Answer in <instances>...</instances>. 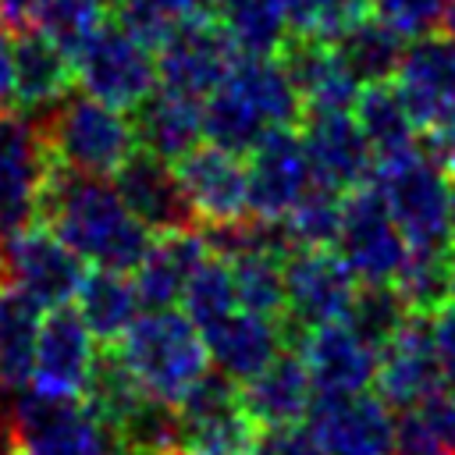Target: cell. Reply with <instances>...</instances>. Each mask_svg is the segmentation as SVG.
Segmentation results:
<instances>
[{"mask_svg": "<svg viewBox=\"0 0 455 455\" xmlns=\"http://www.w3.org/2000/svg\"><path fill=\"white\" fill-rule=\"evenodd\" d=\"M39 220L85 263L124 274L139 267L153 242V231L132 217L114 181L60 164L50 171Z\"/></svg>", "mask_w": 455, "mask_h": 455, "instance_id": "6da1fadb", "label": "cell"}, {"mask_svg": "<svg viewBox=\"0 0 455 455\" xmlns=\"http://www.w3.org/2000/svg\"><path fill=\"white\" fill-rule=\"evenodd\" d=\"M110 348L153 398L174 405L210 370L203 331L174 306L139 313Z\"/></svg>", "mask_w": 455, "mask_h": 455, "instance_id": "7a4b0ae2", "label": "cell"}, {"mask_svg": "<svg viewBox=\"0 0 455 455\" xmlns=\"http://www.w3.org/2000/svg\"><path fill=\"white\" fill-rule=\"evenodd\" d=\"M46 139V149L53 164L110 178L124 156L135 149V132L128 110H117L89 92H68L57 107H50L43 117H36Z\"/></svg>", "mask_w": 455, "mask_h": 455, "instance_id": "3957f363", "label": "cell"}, {"mask_svg": "<svg viewBox=\"0 0 455 455\" xmlns=\"http://www.w3.org/2000/svg\"><path fill=\"white\" fill-rule=\"evenodd\" d=\"M370 185L384 196L409 249H451L448 228V178L423 146L373 164Z\"/></svg>", "mask_w": 455, "mask_h": 455, "instance_id": "277c9868", "label": "cell"}, {"mask_svg": "<svg viewBox=\"0 0 455 455\" xmlns=\"http://www.w3.org/2000/svg\"><path fill=\"white\" fill-rule=\"evenodd\" d=\"M75 85L117 110H132L156 85V53L149 43L121 28L117 21H103L71 57Z\"/></svg>", "mask_w": 455, "mask_h": 455, "instance_id": "5b68a950", "label": "cell"}, {"mask_svg": "<svg viewBox=\"0 0 455 455\" xmlns=\"http://www.w3.org/2000/svg\"><path fill=\"white\" fill-rule=\"evenodd\" d=\"M11 427L21 455H117L114 430L82 402L21 387Z\"/></svg>", "mask_w": 455, "mask_h": 455, "instance_id": "8992f818", "label": "cell"}, {"mask_svg": "<svg viewBox=\"0 0 455 455\" xmlns=\"http://www.w3.org/2000/svg\"><path fill=\"white\" fill-rule=\"evenodd\" d=\"M53 171L43 128L25 110H0V242L39 220Z\"/></svg>", "mask_w": 455, "mask_h": 455, "instance_id": "52a82bcc", "label": "cell"}, {"mask_svg": "<svg viewBox=\"0 0 455 455\" xmlns=\"http://www.w3.org/2000/svg\"><path fill=\"white\" fill-rule=\"evenodd\" d=\"M334 249L359 284H395L398 270L405 267L409 242L402 238L384 196L370 181L341 196V228Z\"/></svg>", "mask_w": 455, "mask_h": 455, "instance_id": "ba28073f", "label": "cell"}, {"mask_svg": "<svg viewBox=\"0 0 455 455\" xmlns=\"http://www.w3.org/2000/svg\"><path fill=\"white\" fill-rule=\"evenodd\" d=\"M355 291H359V281L334 249H295L284 259L281 327H284L288 348H295L309 327L345 320Z\"/></svg>", "mask_w": 455, "mask_h": 455, "instance_id": "9c48e42d", "label": "cell"}, {"mask_svg": "<svg viewBox=\"0 0 455 455\" xmlns=\"http://www.w3.org/2000/svg\"><path fill=\"white\" fill-rule=\"evenodd\" d=\"M0 267L7 288L43 313L71 306L85 277V259L75 249H68L50 228L39 224L25 228L21 235L0 245Z\"/></svg>", "mask_w": 455, "mask_h": 455, "instance_id": "30bf717a", "label": "cell"}, {"mask_svg": "<svg viewBox=\"0 0 455 455\" xmlns=\"http://www.w3.org/2000/svg\"><path fill=\"white\" fill-rule=\"evenodd\" d=\"M181 455H249L256 423L242 405V391L220 370H206L178 402Z\"/></svg>", "mask_w": 455, "mask_h": 455, "instance_id": "8fae6325", "label": "cell"}, {"mask_svg": "<svg viewBox=\"0 0 455 455\" xmlns=\"http://www.w3.org/2000/svg\"><path fill=\"white\" fill-rule=\"evenodd\" d=\"M156 78L164 89L185 92L192 100L210 96L238 60L235 43L228 39L217 14L181 18L156 46Z\"/></svg>", "mask_w": 455, "mask_h": 455, "instance_id": "7c38bea8", "label": "cell"}, {"mask_svg": "<svg viewBox=\"0 0 455 455\" xmlns=\"http://www.w3.org/2000/svg\"><path fill=\"white\" fill-rule=\"evenodd\" d=\"M306 423L323 455H391L398 437L391 405L370 391L313 395Z\"/></svg>", "mask_w": 455, "mask_h": 455, "instance_id": "4fadbf2b", "label": "cell"}, {"mask_svg": "<svg viewBox=\"0 0 455 455\" xmlns=\"http://www.w3.org/2000/svg\"><path fill=\"white\" fill-rule=\"evenodd\" d=\"M96 338L75 306L46 309L39 320L28 387L53 398H82L96 366Z\"/></svg>", "mask_w": 455, "mask_h": 455, "instance_id": "5bb4252c", "label": "cell"}, {"mask_svg": "<svg viewBox=\"0 0 455 455\" xmlns=\"http://www.w3.org/2000/svg\"><path fill=\"white\" fill-rule=\"evenodd\" d=\"M245 174H249V217L281 220L313 185V167L295 124L270 128L245 153Z\"/></svg>", "mask_w": 455, "mask_h": 455, "instance_id": "9a60e30c", "label": "cell"}, {"mask_svg": "<svg viewBox=\"0 0 455 455\" xmlns=\"http://www.w3.org/2000/svg\"><path fill=\"white\" fill-rule=\"evenodd\" d=\"M174 174L196 220L231 224L249 217V174L238 153H228L213 142H199L181 160H174Z\"/></svg>", "mask_w": 455, "mask_h": 455, "instance_id": "2e32d148", "label": "cell"}, {"mask_svg": "<svg viewBox=\"0 0 455 455\" xmlns=\"http://www.w3.org/2000/svg\"><path fill=\"white\" fill-rule=\"evenodd\" d=\"M377 395L391 409H419L441 384V366L430 338V313H412L402 331L377 352V373H373Z\"/></svg>", "mask_w": 455, "mask_h": 455, "instance_id": "e0dca14e", "label": "cell"}, {"mask_svg": "<svg viewBox=\"0 0 455 455\" xmlns=\"http://www.w3.org/2000/svg\"><path fill=\"white\" fill-rule=\"evenodd\" d=\"M302 146L313 167V181L348 192L373 174V149L355 124L352 110H306L302 114Z\"/></svg>", "mask_w": 455, "mask_h": 455, "instance_id": "ac0fdd59", "label": "cell"}, {"mask_svg": "<svg viewBox=\"0 0 455 455\" xmlns=\"http://www.w3.org/2000/svg\"><path fill=\"white\" fill-rule=\"evenodd\" d=\"M110 178H114V188H117L121 203L132 210V217L146 231L160 235V231L192 228L196 217L188 210V199L181 192V181H178L171 160L135 146Z\"/></svg>", "mask_w": 455, "mask_h": 455, "instance_id": "d6986e66", "label": "cell"}, {"mask_svg": "<svg viewBox=\"0 0 455 455\" xmlns=\"http://www.w3.org/2000/svg\"><path fill=\"white\" fill-rule=\"evenodd\" d=\"M295 352L302 355L316 395H352L366 391L377 373V348L366 345L345 320L309 327Z\"/></svg>", "mask_w": 455, "mask_h": 455, "instance_id": "ffe728a7", "label": "cell"}, {"mask_svg": "<svg viewBox=\"0 0 455 455\" xmlns=\"http://www.w3.org/2000/svg\"><path fill=\"white\" fill-rule=\"evenodd\" d=\"M395 89L402 92L416 128L437 124L455 107V39L451 36H419L402 50Z\"/></svg>", "mask_w": 455, "mask_h": 455, "instance_id": "44dd1931", "label": "cell"}, {"mask_svg": "<svg viewBox=\"0 0 455 455\" xmlns=\"http://www.w3.org/2000/svg\"><path fill=\"white\" fill-rule=\"evenodd\" d=\"M203 341H206V355H210L213 370H220L235 384H245L277 352L288 348L281 320H270V316H259L249 309H231L228 316L203 327Z\"/></svg>", "mask_w": 455, "mask_h": 455, "instance_id": "7402d4cb", "label": "cell"}, {"mask_svg": "<svg viewBox=\"0 0 455 455\" xmlns=\"http://www.w3.org/2000/svg\"><path fill=\"white\" fill-rule=\"evenodd\" d=\"M135 146L164 160H181L203 142V100H192L174 89H153L142 103L128 110Z\"/></svg>", "mask_w": 455, "mask_h": 455, "instance_id": "603a6c76", "label": "cell"}, {"mask_svg": "<svg viewBox=\"0 0 455 455\" xmlns=\"http://www.w3.org/2000/svg\"><path fill=\"white\" fill-rule=\"evenodd\" d=\"M210 256L206 238L192 228H178V231H160L146 256L139 259V267L132 270L139 302L146 309H167L178 306L192 270Z\"/></svg>", "mask_w": 455, "mask_h": 455, "instance_id": "cb8c5ba5", "label": "cell"}, {"mask_svg": "<svg viewBox=\"0 0 455 455\" xmlns=\"http://www.w3.org/2000/svg\"><path fill=\"white\" fill-rule=\"evenodd\" d=\"M238 391L256 427H288V423L306 419L313 395H316L309 370L295 348L277 352L256 377L238 384Z\"/></svg>", "mask_w": 455, "mask_h": 455, "instance_id": "d4e9b609", "label": "cell"}, {"mask_svg": "<svg viewBox=\"0 0 455 455\" xmlns=\"http://www.w3.org/2000/svg\"><path fill=\"white\" fill-rule=\"evenodd\" d=\"M277 57L302 100V114L306 110H352L359 85L341 64L334 43L288 39Z\"/></svg>", "mask_w": 455, "mask_h": 455, "instance_id": "484cf974", "label": "cell"}, {"mask_svg": "<svg viewBox=\"0 0 455 455\" xmlns=\"http://www.w3.org/2000/svg\"><path fill=\"white\" fill-rule=\"evenodd\" d=\"M14 64H18V107L28 117H43L75 89L71 53H64L39 28L14 32Z\"/></svg>", "mask_w": 455, "mask_h": 455, "instance_id": "4316f807", "label": "cell"}, {"mask_svg": "<svg viewBox=\"0 0 455 455\" xmlns=\"http://www.w3.org/2000/svg\"><path fill=\"white\" fill-rule=\"evenodd\" d=\"M75 309H78V316L85 320V327L92 331L96 341L114 345L132 327V320L142 313V302H139L132 274L92 267L82 277V288L75 295Z\"/></svg>", "mask_w": 455, "mask_h": 455, "instance_id": "83f0119b", "label": "cell"}, {"mask_svg": "<svg viewBox=\"0 0 455 455\" xmlns=\"http://www.w3.org/2000/svg\"><path fill=\"white\" fill-rule=\"evenodd\" d=\"M228 82L263 114L270 128H291L302 121V100L277 53L274 57L238 53V60L228 71Z\"/></svg>", "mask_w": 455, "mask_h": 455, "instance_id": "f1b7e54d", "label": "cell"}, {"mask_svg": "<svg viewBox=\"0 0 455 455\" xmlns=\"http://www.w3.org/2000/svg\"><path fill=\"white\" fill-rule=\"evenodd\" d=\"M352 117L373 149V164L416 146V121H412L402 92L391 82L359 85L355 103H352Z\"/></svg>", "mask_w": 455, "mask_h": 455, "instance_id": "f546056e", "label": "cell"}, {"mask_svg": "<svg viewBox=\"0 0 455 455\" xmlns=\"http://www.w3.org/2000/svg\"><path fill=\"white\" fill-rule=\"evenodd\" d=\"M213 14L238 53L274 57L288 43L284 0H220Z\"/></svg>", "mask_w": 455, "mask_h": 455, "instance_id": "4dcf8cb0", "label": "cell"}, {"mask_svg": "<svg viewBox=\"0 0 455 455\" xmlns=\"http://www.w3.org/2000/svg\"><path fill=\"white\" fill-rule=\"evenodd\" d=\"M334 50H338L341 64L348 68V75L355 78V85H373V82L395 78L405 46L391 25L366 14L334 43Z\"/></svg>", "mask_w": 455, "mask_h": 455, "instance_id": "1f68e13d", "label": "cell"}, {"mask_svg": "<svg viewBox=\"0 0 455 455\" xmlns=\"http://www.w3.org/2000/svg\"><path fill=\"white\" fill-rule=\"evenodd\" d=\"M267 132L270 124L263 121V114L228 78L210 96H203V135L213 146L245 156Z\"/></svg>", "mask_w": 455, "mask_h": 455, "instance_id": "d6a6232c", "label": "cell"}, {"mask_svg": "<svg viewBox=\"0 0 455 455\" xmlns=\"http://www.w3.org/2000/svg\"><path fill=\"white\" fill-rule=\"evenodd\" d=\"M39 320L43 309H36L11 288H0V380L18 391L28 384Z\"/></svg>", "mask_w": 455, "mask_h": 455, "instance_id": "836d02e7", "label": "cell"}, {"mask_svg": "<svg viewBox=\"0 0 455 455\" xmlns=\"http://www.w3.org/2000/svg\"><path fill=\"white\" fill-rule=\"evenodd\" d=\"M228 263H231L238 309L281 320L284 316V259L267 252H238Z\"/></svg>", "mask_w": 455, "mask_h": 455, "instance_id": "e575fe53", "label": "cell"}, {"mask_svg": "<svg viewBox=\"0 0 455 455\" xmlns=\"http://www.w3.org/2000/svg\"><path fill=\"white\" fill-rule=\"evenodd\" d=\"M451 259L455 249H409L395 288L412 313H434L451 299Z\"/></svg>", "mask_w": 455, "mask_h": 455, "instance_id": "d590c367", "label": "cell"}, {"mask_svg": "<svg viewBox=\"0 0 455 455\" xmlns=\"http://www.w3.org/2000/svg\"><path fill=\"white\" fill-rule=\"evenodd\" d=\"M412 316L409 302L402 299V291L395 284H359L348 313H345V323L366 341L373 345L377 352L402 331V323Z\"/></svg>", "mask_w": 455, "mask_h": 455, "instance_id": "8d00e7d4", "label": "cell"}, {"mask_svg": "<svg viewBox=\"0 0 455 455\" xmlns=\"http://www.w3.org/2000/svg\"><path fill=\"white\" fill-rule=\"evenodd\" d=\"M341 196L320 181H313L302 199L281 217L295 249H334L338 228H341Z\"/></svg>", "mask_w": 455, "mask_h": 455, "instance_id": "74e56055", "label": "cell"}, {"mask_svg": "<svg viewBox=\"0 0 455 455\" xmlns=\"http://www.w3.org/2000/svg\"><path fill=\"white\" fill-rule=\"evenodd\" d=\"M178 306H181V313H185L199 331L210 327L213 320L228 316L231 309H238V302H235V284H231V263H228L224 256H213V252H210V256L192 270V277H188V284H185Z\"/></svg>", "mask_w": 455, "mask_h": 455, "instance_id": "f35d334b", "label": "cell"}, {"mask_svg": "<svg viewBox=\"0 0 455 455\" xmlns=\"http://www.w3.org/2000/svg\"><path fill=\"white\" fill-rule=\"evenodd\" d=\"M366 11L370 0H284L288 39L338 43Z\"/></svg>", "mask_w": 455, "mask_h": 455, "instance_id": "ab89813d", "label": "cell"}, {"mask_svg": "<svg viewBox=\"0 0 455 455\" xmlns=\"http://www.w3.org/2000/svg\"><path fill=\"white\" fill-rule=\"evenodd\" d=\"M103 11L107 7L100 0H43L32 28L50 36L64 53L75 57V50L107 21Z\"/></svg>", "mask_w": 455, "mask_h": 455, "instance_id": "60d3db41", "label": "cell"}, {"mask_svg": "<svg viewBox=\"0 0 455 455\" xmlns=\"http://www.w3.org/2000/svg\"><path fill=\"white\" fill-rule=\"evenodd\" d=\"M373 18H380L384 25H391L402 39H419L430 36L448 11V0H370Z\"/></svg>", "mask_w": 455, "mask_h": 455, "instance_id": "b9f144b4", "label": "cell"}, {"mask_svg": "<svg viewBox=\"0 0 455 455\" xmlns=\"http://www.w3.org/2000/svg\"><path fill=\"white\" fill-rule=\"evenodd\" d=\"M249 455H323V448L316 444L309 427L302 430L299 423H288V427H259Z\"/></svg>", "mask_w": 455, "mask_h": 455, "instance_id": "7bdbcfd3", "label": "cell"}, {"mask_svg": "<svg viewBox=\"0 0 455 455\" xmlns=\"http://www.w3.org/2000/svg\"><path fill=\"white\" fill-rule=\"evenodd\" d=\"M430 338H434L441 377L444 384L455 387V299H448L441 309L430 313Z\"/></svg>", "mask_w": 455, "mask_h": 455, "instance_id": "ee69618b", "label": "cell"}, {"mask_svg": "<svg viewBox=\"0 0 455 455\" xmlns=\"http://www.w3.org/2000/svg\"><path fill=\"white\" fill-rule=\"evenodd\" d=\"M434 437H441L448 448H455V387H437L419 409H412Z\"/></svg>", "mask_w": 455, "mask_h": 455, "instance_id": "f6af8a7d", "label": "cell"}, {"mask_svg": "<svg viewBox=\"0 0 455 455\" xmlns=\"http://www.w3.org/2000/svg\"><path fill=\"white\" fill-rule=\"evenodd\" d=\"M391 455H455V448H448L441 437H434L427 430V423L416 412H409L398 423V437H395V451Z\"/></svg>", "mask_w": 455, "mask_h": 455, "instance_id": "bcb514c9", "label": "cell"}, {"mask_svg": "<svg viewBox=\"0 0 455 455\" xmlns=\"http://www.w3.org/2000/svg\"><path fill=\"white\" fill-rule=\"evenodd\" d=\"M419 146H423V153H427L437 167L455 171V107H451L437 124L427 128V135H423Z\"/></svg>", "mask_w": 455, "mask_h": 455, "instance_id": "7dc6e473", "label": "cell"}, {"mask_svg": "<svg viewBox=\"0 0 455 455\" xmlns=\"http://www.w3.org/2000/svg\"><path fill=\"white\" fill-rule=\"evenodd\" d=\"M18 103V64H14V36L0 28V110Z\"/></svg>", "mask_w": 455, "mask_h": 455, "instance_id": "c3c4849f", "label": "cell"}, {"mask_svg": "<svg viewBox=\"0 0 455 455\" xmlns=\"http://www.w3.org/2000/svg\"><path fill=\"white\" fill-rule=\"evenodd\" d=\"M43 0H0V21L4 28L14 36V32H25L36 25V14H39Z\"/></svg>", "mask_w": 455, "mask_h": 455, "instance_id": "681fc988", "label": "cell"}, {"mask_svg": "<svg viewBox=\"0 0 455 455\" xmlns=\"http://www.w3.org/2000/svg\"><path fill=\"white\" fill-rule=\"evenodd\" d=\"M185 4H188V11H192V14H213L220 0H185Z\"/></svg>", "mask_w": 455, "mask_h": 455, "instance_id": "f907efd6", "label": "cell"}, {"mask_svg": "<svg viewBox=\"0 0 455 455\" xmlns=\"http://www.w3.org/2000/svg\"><path fill=\"white\" fill-rule=\"evenodd\" d=\"M448 228H451V249H455V181L448 185Z\"/></svg>", "mask_w": 455, "mask_h": 455, "instance_id": "816d5d0a", "label": "cell"}, {"mask_svg": "<svg viewBox=\"0 0 455 455\" xmlns=\"http://www.w3.org/2000/svg\"><path fill=\"white\" fill-rule=\"evenodd\" d=\"M117 455H178V451H153V448H124V444H117Z\"/></svg>", "mask_w": 455, "mask_h": 455, "instance_id": "f5cc1de1", "label": "cell"}, {"mask_svg": "<svg viewBox=\"0 0 455 455\" xmlns=\"http://www.w3.org/2000/svg\"><path fill=\"white\" fill-rule=\"evenodd\" d=\"M441 25H444V32L455 39V0H448V11H444V21H441Z\"/></svg>", "mask_w": 455, "mask_h": 455, "instance_id": "db71d44e", "label": "cell"}, {"mask_svg": "<svg viewBox=\"0 0 455 455\" xmlns=\"http://www.w3.org/2000/svg\"><path fill=\"white\" fill-rule=\"evenodd\" d=\"M451 299H455V259H451Z\"/></svg>", "mask_w": 455, "mask_h": 455, "instance_id": "11a10c76", "label": "cell"}, {"mask_svg": "<svg viewBox=\"0 0 455 455\" xmlns=\"http://www.w3.org/2000/svg\"><path fill=\"white\" fill-rule=\"evenodd\" d=\"M100 4H103V7H110V11H114V4H117V0H100Z\"/></svg>", "mask_w": 455, "mask_h": 455, "instance_id": "9f6ffc18", "label": "cell"}, {"mask_svg": "<svg viewBox=\"0 0 455 455\" xmlns=\"http://www.w3.org/2000/svg\"><path fill=\"white\" fill-rule=\"evenodd\" d=\"M0 281H4V267H0Z\"/></svg>", "mask_w": 455, "mask_h": 455, "instance_id": "6f0895ef", "label": "cell"}]
</instances>
